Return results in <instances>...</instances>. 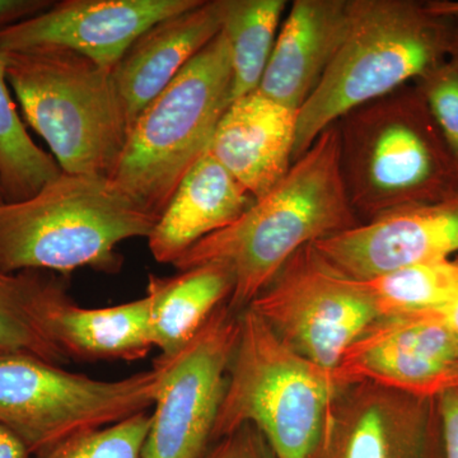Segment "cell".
I'll use <instances>...</instances> for the list:
<instances>
[{"instance_id": "1", "label": "cell", "mask_w": 458, "mask_h": 458, "mask_svg": "<svg viewBox=\"0 0 458 458\" xmlns=\"http://www.w3.org/2000/svg\"><path fill=\"white\" fill-rule=\"evenodd\" d=\"M360 225L344 186L334 123L236 222L205 237L174 265L185 271L207 262L228 264L234 274L228 303L242 312L295 252Z\"/></svg>"}, {"instance_id": "2", "label": "cell", "mask_w": 458, "mask_h": 458, "mask_svg": "<svg viewBox=\"0 0 458 458\" xmlns=\"http://www.w3.org/2000/svg\"><path fill=\"white\" fill-rule=\"evenodd\" d=\"M114 179L63 172L32 198L0 205V270L122 269L117 246L158 222Z\"/></svg>"}, {"instance_id": "3", "label": "cell", "mask_w": 458, "mask_h": 458, "mask_svg": "<svg viewBox=\"0 0 458 458\" xmlns=\"http://www.w3.org/2000/svg\"><path fill=\"white\" fill-rule=\"evenodd\" d=\"M346 195L360 223L458 195V167L414 83L336 123Z\"/></svg>"}, {"instance_id": "4", "label": "cell", "mask_w": 458, "mask_h": 458, "mask_svg": "<svg viewBox=\"0 0 458 458\" xmlns=\"http://www.w3.org/2000/svg\"><path fill=\"white\" fill-rule=\"evenodd\" d=\"M454 18L417 0H352L348 32L298 111L293 162L354 108L414 83L447 60Z\"/></svg>"}, {"instance_id": "5", "label": "cell", "mask_w": 458, "mask_h": 458, "mask_svg": "<svg viewBox=\"0 0 458 458\" xmlns=\"http://www.w3.org/2000/svg\"><path fill=\"white\" fill-rule=\"evenodd\" d=\"M26 122L66 174L113 179L129 126L113 71L64 49L3 51Z\"/></svg>"}, {"instance_id": "6", "label": "cell", "mask_w": 458, "mask_h": 458, "mask_svg": "<svg viewBox=\"0 0 458 458\" xmlns=\"http://www.w3.org/2000/svg\"><path fill=\"white\" fill-rule=\"evenodd\" d=\"M231 102V56L221 31L141 111L113 179L159 218L181 180L208 152Z\"/></svg>"}, {"instance_id": "7", "label": "cell", "mask_w": 458, "mask_h": 458, "mask_svg": "<svg viewBox=\"0 0 458 458\" xmlns=\"http://www.w3.org/2000/svg\"><path fill=\"white\" fill-rule=\"evenodd\" d=\"M336 391L330 372L289 348L247 307L240 315L214 442L251 424L276 458H311Z\"/></svg>"}, {"instance_id": "8", "label": "cell", "mask_w": 458, "mask_h": 458, "mask_svg": "<svg viewBox=\"0 0 458 458\" xmlns=\"http://www.w3.org/2000/svg\"><path fill=\"white\" fill-rule=\"evenodd\" d=\"M158 369L116 381L68 372L25 352H0V426L35 456L87 430L113 426L153 406Z\"/></svg>"}, {"instance_id": "9", "label": "cell", "mask_w": 458, "mask_h": 458, "mask_svg": "<svg viewBox=\"0 0 458 458\" xmlns=\"http://www.w3.org/2000/svg\"><path fill=\"white\" fill-rule=\"evenodd\" d=\"M249 307L289 348L333 376L344 352L381 318L366 282L313 243L295 252Z\"/></svg>"}, {"instance_id": "10", "label": "cell", "mask_w": 458, "mask_h": 458, "mask_svg": "<svg viewBox=\"0 0 458 458\" xmlns=\"http://www.w3.org/2000/svg\"><path fill=\"white\" fill-rule=\"evenodd\" d=\"M240 315L228 302L171 358L158 357V385L143 458H204L240 336Z\"/></svg>"}, {"instance_id": "11", "label": "cell", "mask_w": 458, "mask_h": 458, "mask_svg": "<svg viewBox=\"0 0 458 458\" xmlns=\"http://www.w3.org/2000/svg\"><path fill=\"white\" fill-rule=\"evenodd\" d=\"M311 458H442L437 399L367 382L339 387Z\"/></svg>"}, {"instance_id": "12", "label": "cell", "mask_w": 458, "mask_h": 458, "mask_svg": "<svg viewBox=\"0 0 458 458\" xmlns=\"http://www.w3.org/2000/svg\"><path fill=\"white\" fill-rule=\"evenodd\" d=\"M334 379L437 399L458 386V352L437 311L381 318L344 352Z\"/></svg>"}, {"instance_id": "13", "label": "cell", "mask_w": 458, "mask_h": 458, "mask_svg": "<svg viewBox=\"0 0 458 458\" xmlns=\"http://www.w3.org/2000/svg\"><path fill=\"white\" fill-rule=\"evenodd\" d=\"M201 0H64L0 31V50L64 49L113 71L141 33Z\"/></svg>"}, {"instance_id": "14", "label": "cell", "mask_w": 458, "mask_h": 458, "mask_svg": "<svg viewBox=\"0 0 458 458\" xmlns=\"http://www.w3.org/2000/svg\"><path fill=\"white\" fill-rule=\"evenodd\" d=\"M344 273L369 280L458 255V195L410 205L313 243Z\"/></svg>"}, {"instance_id": "15", "label": "cell", "mask_w": 458, "mask_h": 458, "mask_svg": "<svg viewBox=\"0 0 458 458\" xmlns=\"http://www.w3.org/2000/svg\"><path fill=\"white\" fill-rule=\"evenodd\" d=\"M152 298L105 309L78 306L62 279L47 271L33 300V318L66 358L135 360L153 348Z\"/></svg>"}, {"instance_id": "16", "label": "cell", "mask_w": 458, "mask_h": 458, "mask_svg": "<svg viewBox=\"0 0 458 458\" xmlns=\"http://www.w3.org/2000/svg\"><path fill=\"white\" fill-rule=\"evenodd\" d=\"M297 123L298 111L256 89L231 102L208 153L256 200L291 170Z\"/></svg>"}, {"instance_id": "17", "label": "cell", "mask_w": 458, "mask_h": 458, "mask_svg": "<svg viewBox=\"0 0 458 458\" xmlns=\"http://www.w3.org/2000/svg\"><path fill=\"white\" fill-rule=\"evenodd\" d=\"M222 0L159 21L132 42L114 66L113 80L129 131L176 75L222 31Z\"/></svg>"}, {"instance_id": "18", "label": "cell", "mask_w": 458, "mask_h": 458, "mask_svg": "<svg viewBox=\"0 0 458 458\" xmlns=\"http://www.w3.org/2000/svg\"><path fill=\"white\" fill-rule=\"evenodd\" d=\"M352 0H295L280 26L259 90L300 111L318 89L351 23Z\"/></svg>"}, {"instance_id": "19", "label": "cell", "mask_w": 458, "mask_h": 458, "mask_svg": "<svg viewBox=\"0 0 458 458\" xmlns=\"http://www.w3.org/2000/svg\"><path fill=\"white\" fill-rule=\"evenodd\" d=\"M255 199L209 153L181 180L174 197L148 237L150 254L172 264L205 237L228 227Z\"/></svg>"}, {"instance_id": "20", "label": "cell", "mask_w": 458, "mask_h": 458, "mask_svg": "<svg viewBox=\"0 0 458 458\" xmlns=\"http://www.w3.org/2000/svg\"><path fill=\"white\" fill-rule=\"evenodd\" d=\"M233 289V270L225 262H207L174 278L150 276V335L159 357L171 358L182 351L214 311L228 302Z\"/></svg>"}, {"instance_id": "21", "label": "cell", "mask_w": 458, "mask_h": 458, "mask_svg": "<svg viewBox=\"0 0 458 458\" xmlns=\"http://www.w3.org/2000/svg\"><path fill=\"white\" fill-rule=\"evenodd\" d=\"M222 33L228 42L232 65V101L260 86L269 63L284 0H222Z\"/></svg>"}, {"instance_id": "22", "label": "cell", "mask_w": 458, "mask_h": 458, "mask_svg": "<svg viewBox=\"0 0 458 458\" xmlns=\"http://www.w3.org/2000/svg\"><path fill=\"white\" fill-rule=\"evenodd\" d=\"M8 86L0 50V183L5 203H17L38 194L62 174V168L30 137Z\"/></svg>"}, {"instance_id": "23", "label": "cell", "mask_w": 458, "mask_h": 458, "mask_svg": "<svg viewBox=\"0 0 458 458\" xmlns=\"http://www.w3.org/2000/svg\"><path fill=\"white\" fill-rule=\"evenodd\" d=\"M379 318L437 311L458 293V255L364 280Z\"/></svg>"}, {"instance_id": "24", "label": "cell", "mask_w": 458, "mask_h": 458, "mask_svg": "<svg viewBox=\"0 0 458 458\" xmlns=\"http://www.w3.org/2000/svg\"><path fill=\"white\" fill-rule=\"evenodd\" d=\"M45 273L0 270V352H25L59 366L68 358L45 336L33 318V300Z\"/></svg>"}, {"instance_id": "25", "label": "cell", "mask_w": 458, "mask_h": 458, "mask_svg": "<svg viewBox=\"0 0 458 458\" xmlns=\"http://www.w3.org/2000/svg\"><path fill=\"white\" fill-rule=\"evenodd\" d=\"M150 414L138 412L113 426L74 434L33 458H143Z\"/></svg>"}, {"instance_id": "26", "label": "cell", "mask_w": 458, "mask_h": 458, "mask_svg": "<svg viewBox=\"0 0 458 458\" xmlns=\"http://www.w3.org/2000/svg\"><path fill=\"white\" fill-rule=\"evenodd\" d=\"M458 167V73L445 60L414 82Z\"/></svg>"}, {"instance_id": "27", "label": "cell", "mask_w": 458, "mask_h": 458, "mask_svg": "<svg viewBox=\"0 0 458 458\" xmlns=\"http://www.w3.org/2000/svg\"><path fill=\"white\" fill-rule=\"evenodd\" d=\"M204 458H276L262 434L251 424L214 442Z\"/></svg>"}, {"instance_id": "28", "label": "cell", "mask_w": 458, "mask_h": 458, "mask_svg": "<svg viewBox=\"0 0 458 458\" xmlns=\"http://www.w3.org/2000/svg\"><path fill=\"white\" fill-rule=\"evenodd\" d=\"M441 420L442 458H458V386L437 397Z\"/></svg>"}, {"instance_id": "29", "label": "cell", "mask_w": 458, "mask_h": 458, "mask_svg": "<svg viewBox=\"0 0 458 458\" xmlns=\"http://www.w3.org/2000/svg\"><path fill=\"white\" fill-rule=\"evenodd\" d=\"M53 4L49 0H0V31L44 13Z\"/></svg>"}, {"instance_id": "30", "label": "cell", "mask_w": 458, "mask_h": 458, "mask_svg": "<svg viewBox=\"0 0 458 458\" xmlns=\"http://www.w3.org/2000/svg\"><path fill=\"white\" fill-rule=\"evenodd\" d=\"M0 458H31L25 445L3 426H0Z\"/></svg>"}, {"instance_id": "31", "label": "cell", "mask_w": 458, "mask_h": 458, "mask_svg": "<svg viewBox=\"0 0 458 458\" xmlns=\"http://www.w3.org/2000/svg\"><path fill=\"white\" fill-rule=\"evenodd\" d=\"M458 352V293L442 309L437 310Z\"/></svg>"}, {"instance_id": "32", "label": "cell", "mask_w": 458, "mask_h": 458, "mask_svg": "<svg viewBox=\"0 0 458 458\" xmlns=\"http://www.w3.org/2000/svg\"><path fill=\"white\" fill-rule=\"evenodd\" d=\"M427 3L428 7L436 13L445 17H458V0H432Z\"/></svg>"}, {"instance_id": "33", "label": "cell", "mask_w": 458, "mask_h": 458, "mask_svg": "<svg viewBox=\"0 0 458 458\" xmlns=\"http://www.w3.org/2000/svg\"><path fill=\"white\" fill-rule=\"evenodd\" d=\"M447 62L458 73V17L452 22L450 42H448Z\"/></svg>"}, {"instance_id": "34", "label": "cell", "mask_w": 458, "mask_h": 458, "mask_svg": "<svg viewBox=\"0 0 458 458\" xmlns=\"http://www.w3.org/2000/svg\"><path fill=\"white\" fill-rule=\"evenodd\" d=\"M4 194H3L2 183H0V205L4 204Z\"/></svg>"}]
</instances>
